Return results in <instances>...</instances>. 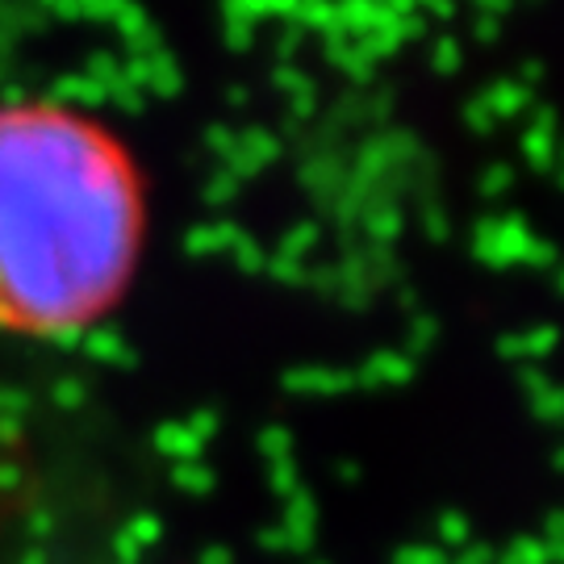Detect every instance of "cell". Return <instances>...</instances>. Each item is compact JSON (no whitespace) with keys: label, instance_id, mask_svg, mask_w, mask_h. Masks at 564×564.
Wrapping results in <instances>:
<instances>
[{"label":"cell","instance_id":"1","mask_svg":"<svg viewBox=\"0 0 564 564\" xmlns=\"http://www.w3.org/2000/svg\"><path fill=\"white\" fill-rule=\"evenodd\" d=\"M139 184L113 142L59 109L0 113V318L67 326L118 297Z\"/></svg>","mask_w":564,"mask_h":564}]
</instances>
